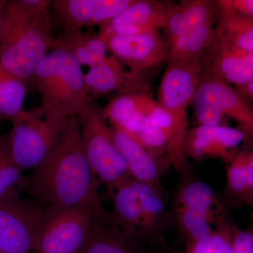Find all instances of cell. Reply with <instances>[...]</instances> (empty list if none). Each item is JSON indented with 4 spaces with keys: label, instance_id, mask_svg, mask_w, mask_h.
Returning <instances> with one entry per match:
<instances>
[{
    "label": "cell",
    "instance_id": "1",
    "mask_svg": "<svg viewBox=\"0 0 253 253\" xmlns=\"http://www.w3.org/2000/svg\"><path fill=\"white\" fill-rule=\"evenodd\" d=\"M97 179L86 161L77 116L70 118L54 147L28 176L22 191L46 206L100 203Z\"/></svg>",
    "mask_w": 253,
    "mask_h": 253
},
{
    "label": "cell",
    "instance_id": "2",
    "mask_svg": "<svg viewBox=\"0 0 253 253\" xmlns=\"http://www.w3.org/2000/svg\"><path fill=\"white\" fill-rule=\"evenodd\" d=\"M51 0L6 1L0 26V65L26 82L52 50Z\"/></svg>",
    "mask_w": 253,
    "mask_h": 253
},
{
    "label": "cell",
    "instance_id": "3",
    "mask_svg": "<svg viewBox=\"0 0 253 253\" xmlns=\"http://www.w3.org/2000/svg\"><path fill=\"white\" fill-rule=\"evenodd\" d=\"M31 81L40 91V109L47 119L78 116L90 104L81 65L63 50L50 51L37 66Z\"/></svg>",
    "mask_w": 253,
    "mask_h": 253
},
{
    "label": "cell",
    "instance_id": "4",
    "mask_svg": "<svg viewBox=\"0 0 253 253\" xmlns=\"http://www.w3.org/2000/svg\"><path fill=\"white\" fill-rule=\"evenodd\" d=\"M77 117L86 161L96 179L111 194L131 179L126 163L113 141L110 126L101 111L89 104Z\"/></svg>",
    "mask_w": 253,
    "mask_h": 253
},
{
    "label": "cell",
    "instance_id": "5",
    "mask_svg": "<svg viewBox=\"0 0 253 253\" xmlns=\"http://www.w3.org/2000/svg\"><path fill=\"white\" fill-rule=\"evenodd\" d=\"M69 119V118H68ZM43 116L40 107L23 110L11 120L6 134L11 157L21 170H33L45 158L67 124Z\"/></svg>",
    "mask_w": 253,
    "mask_h": 253
},
{
    "label": "cell",
    "instance_id": "6",
    "mask_svg": "<svg viewBox=\"0 0 253 253\" xmlns=\"http://www.w3.org/2000/svg\"><path fill=\"white\" fill-rule=\"evenodd\" d=\"M173 217L186 246L209 235L213 224L224 221L223 208L214 191L197 179L182 183L174 196Z\"/></svg>",
    "mask_w": 253,
    "mask_h": 253
},
{
    "label": "cell",
    "instance_id": "7",
    "mask_svg": "<svg viewBox=\"0 0 253 253\" xmlns=\"http://www.w3.org/2000/svg\"><path fill=\"white\" fill-rule=\"evenodd\" d=\"M95 204L47 206L33 253H78L90 228Z\"/></svg>",
    "mask_w": 253,
    "mask_h": 253
},
{
    "label": "cell",
    "instance_id": "8",
    "mask_svg": "<svg viewBox=\"0 0 253 253\" xmlns=\"http://www.w3.org/2000/svg\"><path fill=\"white\" fill-rule=\"evenodd\" d=\"M191 105L199 126H221L228 117L239 123L248 136L253 134V111L249 103L229 84L209 73L198 86Z\"/></svg>",
    "mask_w": 253,
    "mask_h": 253
},
{
    "label": "cell",
    "instance_id": "9",
    "mask_svg": "<svg viewBox=\"0 0 253 253\" xmlns=\"http://www.w3.org/2000/svg\"><path fill=\"white\" fill-rule=\"evenodd\" d=\"M46 207L32 198L0 201V251L33 253Z\"/></svg>",
    "mask_w": 253,
    "mask_h": 253
},
{
    "label": "cell",
    "instance_id": "10",
    "mask_svg": "<svg viewBox=\"0 0 253 253\" xmlns=\"http://www.w3.org/2000/svg\"><path fill=\"white\" fill-rule=\"evenodd\" d=\"M158 89L157 102L173 116L189 123L188 108L200 83L208 73L206 56L168 60Z\"/></svg>",
    "mask_w": 253,
    "mask_h": 253
},
{
    "label": "cell",
    "instance_id": "11",
    "mask_svg": "<svg viewBox=\"0 0 253 253\" xmlns=\"http://www.w3.org/2000/svg\"><path fill=\"white\" fill-rule=\"evenodd\" d=\"M134 0H51L53 23L62 31L91 30L107 22Z\"/></svg>",
    "mask_w": 253,
    "mask_h": 253
},
{
    "label": "cell",
    "instance_id": "12",
    "mask_svg": "<svg viewBox=\"0 0 253 253\" xmlns=\"http://www.w3.org/2000/svg\"><path fill=\"white\" fill-rule=\"evenodd\" d=\"M100 37L104 41L107 51L134 72L141 73L168 59L167 44L159 32Z\"/></svg>",
    "mask_w": 253,
    "mask_h": 253
},
{
    "label": "cell",
    "instance_id": "13",
    "mask_svg": "<svg viewBox=\"0 0 253 253\" xmlns=\"http://www.w3.org/2000/svg\"><path fill=\"white\" fill-rule=\"evenodd\" d=\"M172 4L151 0H134L117 16L100 25V36H132L163 29Z\"/></svg>",
    "mask_w": 253,
    "mask_h": 253
},
{
    "label": "cell",
    "instance_id": "14",
    "mask_svg": "<svg viewBox=\"0 0 253 253\" xmlns=\"http://www.w3.org/2000/svg\"><path fill=\"white\" fill-rule=\"evenodd\" d=\"M248 135L240 129L223 126H199L188 130L184 154L193 159L220 158L229 163L237 154L234 150Z\"/></svg>",
    "mask_w": 253,
    "mask_h": 253
},
{
    "label": "cell",
    "instance_id": "15",
    "mask_svg": "<svg viewBox=\"0 0 253 253\" xmlns=\"http://www.w3.org/2000/svg\"><path fill=\"white\" fill-rule=\"evenodd\" d=\"M144 243L123 230L111 212L100 204L94 210L89 233L78 253H144Z\"/></svg>",
    "mask_w": 253,
    "mask_h": 253
},
{
    "label": "cell",
    "instance_id": "16",
    "mask_svg": "<svg viewBox=\"0 0 253 253\" xmlns=\"http://www.w3.org/2000/svg\"><path fill=\"white\" fill-rule=\"evenodd\" d=\"M116 147L126 163L131 179L156 188H162L161 179L171 166L166 158L151 154L137 141L119 128L110 126Z\"/></svg>",
    "mask_w": 253,
    "mask_h": 253
},
{
    "label": "cell",
    "instance_id": "17",
    "mask_svg": "<svg viewBox=\"0 0 253 253\" xmlns=\"http://www.w3.org/2000/svg\"><path fill=\"white\" fill-rule=\"evenodd\" d=\"M125 67L111 54L89 67L84 80L90 99L113 92H144L141 73L126 71Z\"/></svg>",
    "mask_w": 253,
    "mask_h": 253
},
{
    "label": "cell",
    "instance_id": "18",
    "mask_svg": "<svg viewBox=\"0 0 253 253\" xmlns=\"http://www.w3.org/2000/svg\"><path fill=\"white\" fill-rule=\"evenodd\" d=\"M205 56L212 77L235 86L253 80V53L234 49L214 36Z\"/></svg>",
    "mask_w": 253,
    "mask_h": 253
},
{
    "label": "cell",
    "instance_id": "19",
    "mask_svg": "<svg viewBox=\"0 0 253 253\" xmlns=\"http://www.w3.org/2000/svg\"><path fill=\"white\" fill-rule=\"evenodd\" d=\"M154 101L146 92L121 93L113 96L101 112L111 126L134 138Z\"/></svg>",
    "mask_w": 253,
    "mask_h": 253
},
{
    "label": "cell",
    "instance_id": "20",
    "mask_svg": "<svg viewBox=\"0 0 253 253\" xmlns=\"http://www.w3.org/2000/svg\"><path fill=\"white\" fill-rule=\"evenodd\" d=\"M63 50L71 55L81 66H94L107 54V48L99 33L91 30L61 31L55 37L52 49Z\"/></svg>",
    "mask_w": 253,
    "mask_h": 253
},
{
    "label": "cell",
    "instance_id": "21",
    "mask_svg": "<svg viewBox=\"0 0 253 253\" xmlns=\"http://www.w3.org/2000/svg\"><path fill=\"white\" fill-rule=\"evenodd\" d=\"M110 195L112 204L111 213L114 220L128 234L145 242L142 214L134 179H128Z\"/></svg>",
    "mask_w": 253,
    "mask_h": 253
},
{
    "label": "cell",
    "instance_id": "22",
    "mask_svg": "<svg viewBox=\"0 0 253 253\" xmlns=\"http://www.w3.org/2000/svg\"><path fill=\"white\" fill-rule=\"evenodd\" d=\"M134 183L140 204L145 237L146 241L158 239L171 222L164 191L163 187H154L134 179Z\"/></svg>",
    "mask_w": 253,
    "mask_h": 253
},
{
    "label": "cell",
    "instance_id": "23",
    "mask_svg": "<svg viewBox=\"0 0 253 253\" xmlns=\"http://www.w3.org/2000/svg\"><path fill=\"white\" fill-rule=\"evenodd\" d=\"M226 168V196L233 201L252 206L253 204V151H239Z\"/></svg>",
    "mask_w": 253,
    "mask_h": 253
},
{
    "label": "cell",
    "instance_id": "24",
    "mask_svg": "<svg viewBox=\"0 0 253 253\" xmlns=\"http://www.w3.org/2000/svg\"><path fill=\"white\" fill-rule=\"evenodd\" d=\"M214 36L234 49L253 53V18L233 13L219 12Z\"/></svg>",
    "mask_w": 253,
    "mask_h": 253
},
{
    "label": "cell",
    "instance_id": "25",
    "mask_svg": "<svg viewBox=\"0 0 253 253\" xmlns=\"http://www.w3.org/2000/svg\"><path fill=\"white\" fill-rule=\"evenodd\" d=\"M214 36V25L188 28L168 44V59H195L204 56Z\"/></svg>",
    "mask_w": 253,
    "mask_h": 253
},
{
    "label": "cell",
    "instance_id": "26",
    "mask_svg": "<svg viewBox=\"0 0 253 253\" xmlns=\"http://www.w3.org/2000/svg\"><path fill=\"white\" fill-rule=\"evenodd\" d=\"M27 82L0 65V119L10 121L23 111Z\"/></svg>",
    "mask_w": 253,
    "mask_h": 253
},
{
    "label": "cell",
    "instance_id": "27",
    "mask_svg": "<svg viewBox=\"0 0 253 253\" xmlns=\"http://www.w3.org/2000/svg\"><path fill=\"white\" fill-rule=\"evenodd\" d=\"M25 176L11 157L7 136L0 134V201L20 197Z\"/></svg>",
    "mask_w": 253,
    "mask_h": 253
},
{
    "label": "cell",
    "instance_id": "28",
    "mask_svg": "<svg viewBox=\"0 0 253 253\" xmlns=\"http://www.w3.org/2000/svg\"><path fill=\"white\" fill-rule=\"evenodd\" d=\"M233 224L221 221L209 235L187 245L185 251L177 253H231Z\"/></svg>",
    "mask_w": 253,
    "mask_h": 253
},
{
    "label": "cell",
    "instance_id": "29",
    "mask_svg": "<svg viewBox=\"0 0 253 253\" xmlns=\"http://www.w3.org/2000/svg\"><path fill=\"white\" fill-rule=\"evenodd\" d=\"M185 11L186 29L206 24H215L219 18L215 1L207 0L183 1Z\"/></svg>",
    "mask_w": 253,
    "mask_h": 253
},
{
    "label": "cell",
    "instance_id": "30",
    "mask_svg": "<svg viewBox=\"0 0 253 253\" xmlns=\"http://www.w3.org/2000/svg\"><path fill=\"white\" fill-rule=\"evenodd\" d=\"M163 30L166 33L167 46L186 31L185 11L183 1L179 4L171 5Z\"/></svg>",
    "mask_w": 253,
    "mask_h": 253
},
{
    "label": "cell",
    "instance_id": "31",
    "mask_svg": "<svg viewBox=\"0 0 253 253\" xmlns=\"http://www.w3.org/2000/svg\"><path fill=\"white\" fill-rule=\"evenodd\" d=\"M231 253H253V227L241 229L233 225Z\"/></svg>",
    "mask_w": 253,
    "mask_h": 253
},
{
    "label": "cell",
    "instance_id": "32",
    "mask_svg": "<svg viewBox=\"0 0 253 253\" xmlns=\"http://www.w3.org/2000/svg\"><path fill=\"white\" fill-rule=\"evenodd\" d=\"M215 3L219 12L233 13L253 18V0H219Z\"/></svg>",
    "mask_w": 253,
    "mask_h": 253
},
{
    "label": "cell",
    "instance_id": "33",
    "mask_svg": "<svg viewBox=\"0 0 253 253\" xmlns=\"http://www.w3.org/2000/svg\"><path fill=\"white\" fill-rule=\"evenodd\" d=\"M236 92L248 103L253 100V80L241 85L235 86L234 88Z\"/></svg>",
    "mask_w": 253,
    "mask_h": 253
},
{
    "label": "cell",
    "instance_id": "34",
    "mask_svg": "<svg viewBox=\"0 0 253 253\" xmlns=\"http://www.w3.org/2000/svg\"><path fill=\"white\" fill-rule=\"evenodd\" d=\"M6 0H0V26H1V18H2L3 11L5 4H6Z\"/></svg>",
    "mask_w": 253,
    "mask_h": 253
},
{
    "label": "cell",
    "instance_id": "35",
    "mask_svg": "<svg viewBox=\"0 0 253 253\" xmlns=\"http://www.w3.org/2000/svg\"><path fill=\"white\" fill-rule=\"evenodd\" d=\"M1 121H2V120L0 119V123L1 122Z\"/></svg>",
    "mask_w": 253,
    "mask_h": 253
},
{
    "label": "cell",
    "instance_id": "36",
    "mask_svg": "<svg viewBox=\"0 0 253 253\" xmlns=\"http://www.w3.org/2000/svg\"><path fill=\"white\" fill-rule=\"evenodd\" d=\"M0 253H1V251H0Z\"/></svg>",
    "mask_w": 253,
    "mask_h": 253
}]
</instances>
